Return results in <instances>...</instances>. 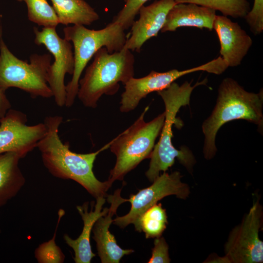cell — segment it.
<instances>
[{
    "label": "cell",
    "instance_id": "obj_1",
    "mask_svg": "<svg viewBox=\"0 0 263 263\" xmlns=\"http://www.w3.org/2000/svg\"><path fill=\"white\" fill-rule=\"evenodd\" d=\"M62 121V117L59 115L47 116L44 120L47 131L37 146L43 165L54 176L74 180L95 198L107 197L106 192L112 184L108 181H99L93 168L97 155L110 148L112 141L94 152L80 154L73 152L58 135V129Z\"/></svg>",
    "mask_w": 263,
    "mask_h": 263
},
{
    "label": "cell",
    "instance_id": "obj_2",
    "mask_svg": "<svg viewBox=\"0 0 263 263\" xmlns=\"http://www.w3.org/2000/svg\"><path fill=\"white\" fill-rule=\"evenodd\" d=\"M263 92L245 91L234 79H224L218 88L216 104L210 115L202 125L205 135L203 153L207 159L217 151L215 138L220 128L232 120L244 119L262 127Z\"/></svg>",
    "mask_w": 263,
    "mask_h": 263
},
{
    "label": "cell",
    "instance_id": "obj_3",
    "mask_svg": "<svg viewBox=\"0 0 263 263\" xmlns=\"http://www.w3.org/2000/svg\"><path fill=\"white\" fill-rule=\"evenodd\" d=\"M207 81L205 79L197 82L193 86L188 81L181 85L173 82L167 88L157 92L165 104V117L160 139L151 153L149 168L145 174L150 181L152 182L161 171L166 172L174 164L175 158L189 170L195 164L194 157L187 148L182 147L179 150L172 145V127L178 120L176 116L180 109L189 105L193 90L206 84Z\"/></svg>",
    "mask_w": 263,
    "mask_h": 263
},
{
    "label": "cell",
    "instance_id": "obj_4",
    "mask_svg": "<svg viewBox=\"0 0 263 263\" xmlns=\"http://www.w3.org/2000/svg\"><path fill=\"white\" fill-rule=\"evenodd\" d=\"M92 63L79 79L77 96L86 107L95 108L103 94L112 95L134 76V57L131 51L123 48L110 53L105 47L94 55Z\"/></svg>",
    "mask_w": 263,
    "mask_h": 263
},
{
    "label": "cell",
    "instance_id": "obj_5",
    "mask_svg": "<svg viewBox=\"0 0 263 263\" xmlns=\"http://www.w3.org/2000/svg\"><path fill=\"white\" fill-rule=\"evenodd\" d=\"M125 29L112 21L100 30L89 29L84 25H74L63 29L64 38L73 43L74 69L71 81L66 85L65 106L71 107L77 96L81 74L96 52L105 47L110 53L121 50L125 44Z\"/></svg>",
    "mask_w": 263,
    "mask_h": 263
},
{
    "label": "cell",
    "instance_id": "obj_6",
    "mask_svg": "<svg viewBox=\"0 0 263 263\" xmlns=\"http://www.w3.org/2000/svg\"><path fill=\"white\" fill-rule=\"evenodd\" d=\"M148 109L146 107L130 127L112 140L110 148L116 160L107 180L111 184L115 180H122L141 161L150 157L156 139L162 129L165 113L146 122L144 117Z\"/></svg>",
    "mask_w": 263,
    "mask_h": 263
},
{
    "label": "cell",
    "instance_id": "obj_7",
    "mask_svg": "<svg viewBox=\"0 0 263 263\" xmlns=\"http://www.w3.org/2000/svg\"><path fill=\"white\" fill-rule=\"evenodd\" d=\"M29 59V63L20 59L9 50L3 41L0 26V87L6 91L11 87L19 89L33 98L52 97L47 82L51 56L35 54Z\"/></svg>",
    "mask_w": 263,
    "mask_h": 263
},
{
    "label": "cell",
    "instance_id": "obj_8",
    "mask_svg": "<svg viewBox=\"0 0 263 263\" xmlns=\"http://www.w3.org/2000/svg\"><path fill=\"white\" fill-rule=\"evenodd\" d=\"M262 221V207L253 204L242 223L231 232L225 245V263H259L263 261V243L259 237Z\"/></svg>",
    "mask_w": 263,
    "mask_h": 263
},
{
    "label": "cell",
    "instance_id": "obj_9",
    "mask_svg": "<svg viewBox=\"0 0 263 263\" xmlns=\"http://www.w3.org/2000/svg\"><path fill=\"white\" fill-rule=\"evenodd\" d=\"M56 27H43L41 31L34 28L35 43L43 45L54 56L47 75V82L52 92L56 104L65 106L66 98L64 78L66 74L72 75L74 69V56L70 41L61 38Z\"/></svg>",
    "mask_w": 263,
    "mask_h": 263
},
{
    "label": "cell",
    "instance_id": "obj_10",
    "mask_svg": "<svg viewBox=\"0 0 263 263\" xmlns=\"http://www.w3.org/2000/svg\"><path fill=\"white\" fill-rule=\"evenodd\" d=\"M182 177L177 171L171 174L164 172L151 186L130 196L128 199L131 204L130 211L124 216H117L113 220V224L121 228L131 224L134 225L144 212L166 196L175 195L179 198L186 199L190 193L189 188L181 182Z\"/></svg>",
    "mask_w": 263,
    "mask_h": 263
},
{
    "label": "cell",
    "instance_id": "obj_11",
    "mask_svg": "<svg viewBox=\"0 0 263 263\" xmlns=\"http://www.w3.org/2000/svg\"><path fill=\"white\" fill-rule=\"evenodd\" d=\"M23 113L10 109L0 118V154L15 152L23 158L37 148L47 131L44 123L27 125Z\"/></svg>",
    "mask_w": 263,
    "mask_h": 263
},
{
    "label": "cell",
    "instance_id": "obj_12",
    "mask_svg": "<svg viewBox=\"0 0 263 263\" xmlns=\"http://www.w3.org/2000/svg\"><path fill=\"white\" fill-rule=\"evenodd\" d=\"M214 60L204 64L182 71L172 69L166 72L151 71L149 75L141 78L132 77L124 85L125 91L121 94L120 111L128 113L133 110L141 100L149 94L168 87L178 78L197 71L213 73L216 69Z\"/></svg>",
    "mask_w": 263,
    "mask_h": 263
},
{
    "label": "cell",
    "instance_id": "obj_13",
    "mask_svg": "<svg viewBox=\"0 0 263 263\" xmlns=\"http://www.w3.org/2000/svg\"><path fill=\"white\" fill-rule=\"evenodd\" d=\"M176 3L175 0H155L139 9V18L132 25L131 36L124 48L139 53L144 43L156 37L165 22L167 16Z\"/></svg>",
    "mask_w": 263,
    "mask_h": 263
},
{
    "label": "cell",
    "instance_id": "obj_14",
    "mask_svg": "<svg viewBox=\"0 0 263 263\" xmlns=\"http://www.w3.org/2000/svg\"><path fill=\"white\" fill-rule=\"evenodd\" d=\"M121 188L118 189L113 195H107L108 201L111 204L108 212L97 220L92 229L93 239L96 242L97 253L102 263H118L124 255L134 252L131 249L121 248L117 244L114 236L109 231L113 217L118 207L128 202L127 199L121 197Z\"/></svg>",
    "mask_w": 263,
    "mask_h": 263
},
{
    "label": "cell",
    "instance_id": "obj_15",
    "mask_svg": "<svg viewBox=\"0 0 263 263\" xmlns=\"http://www.w3.org/2000/svg\"><path fill=\"white\" fill-rule=\"evenodd\" d=\"M213 29L220 41V55L228 67L241 64L252 45V40L237 23L226 16L217 15Z\"/></svg>",
    "mask_w": 263,
    "mask_h": 263
},
{
    "label": "cell",
    "instance_id": "obj_16",
    "mask_svg": "<svg viewBox=\"0 0 263 263\" xmlns=\"http://www.w3.org/2000/svg\"><path fill=\"white\" fill-rule=\"evenodd\" d=\"M105 198L100 197L96 198V203L91 202V209L88 211L89 203L85 202L82 206H76V208L83 221L82 231L76 239H72L68 235L64 234L65 242L74 251V260L76 263H90L95 255L92 251L90 244V235L94 225L101 216L106 215L109 208L105 207Z\"/></svg>",
    "mask_w": 263,
    "mask_h": 263
},
{
    "label": "cell",
    "instance_id": "obj_17",
    "mask_svg": "<svg viewBox=\"0 0 263 263\" xmlns=\"http://www.w3.org/2000/svg\"><path fill=\"white\" fill-rule=\"evenodd\" d=\"M216 11L192 3L175 4L169 11L162 33L175 31L180 27H195L213 29Z\"/></svg>",
    "mask_w": 263,
    "mask_h": 263
},
{
    "label": "cell",
    "instance_id": "obj_18",
    "mask_svg": "<svg viewBox=\"0 0 263 263\" xmlns=\"http://www.w3.org/2000/svg\"><path fill=\"white\" fill-rule=\"evenodd\" d=\"M21 158L15 152L0 154V207L14 197L25 183L19 165Z\"/></svg>",
    "mask_w": 263,
    "mask_h": 263
},
{
    "label": "cell",
    "instance_id": "obj_19",
    "mask_svg": "<svg viewBox=\"0 0 263 263\" xmlns=\"http://www.w3.org/2000/svg\"><path fill=\"white\" fill-rule=\"evenodd\" d=\"M59 23L90 25L99 15L84 0H51Z\"/></svg>",
    "mask_w": 263,
    "mask_h": 263
},
{
    "label": "cell",
    "instance_id": "obj_20",
    "mask_svg": "<svg viewBox=\"0 0 263 263\" xmlns=\"http://www.w3.org/2000/svg\"><path fill=\"white\" fill-rule=\"evenodd\" d=\"M168 224L167 215L162 205L156 204L147 209L134 225L135 230L143 231L147 239L159 237Z\"/></svg>",
    "mask_w": 263,
    "mask_h": 263
},
{
    "label": "cell",
    "instance_id": "obj_21",
    "mask_svg": "<svg viewBox=\"0 0 263 263\" xmlns=\"http://www.w3.org/2000/svg\"><path fill=\"white\" fill-rule=\"evenodd\" d=\"M176 4L192 3L221 12L223 16L244 18L250 11L247 0H175Z\"/></svg>",
    "mask_w": 263,
    "mask_h": 263
},
{
    "label": "cell",
    "instance_id": "obj_22",
    "mask_svg": "<svg viewBox=\"0 0 263 263\" xmlns=\"http://www.w3.org/2000/svg\"><path fill=\"white\" fill-rule=\"evenodd\" d=\"M24 1L27 7L28 19L38 26L56 27L59 24L57 17L47 0H16Z\"/></svg>",
    "mask_w": 263,
    "mask_h": 263
},
{
    "label": "cell",
    "instance_id": "obj_23",
    "mask_svg": "<svg viewBox=\"0 0 263 263\" xmlns=\"http://www.w3.org/2000/svg\"><path fill=\"white\" fill-rule=\"evenodd\" d=\"M65 211L60 209L58 212V220L53 237L47 242L40 244L35 250V256L39 263H62L65 260V255L61 248L56 245V236L58 225Z\"/></svg>",
    "mask_w": 263,
    "mask_h": 263
},
{
    "label": "cell",
    "instance_id": "obj_24",
    "mask_svg": "<svg viewBox=\"0 0 263 263\" xmlns=\"http://www.w3.org/2000/svg\"><path fill=\"white\" fill-rule=\"evenodd\" d=\"M149 0H125L122 9L113 21L119 24L125 30L132 26L140 8Z\"/></svg>",
    "mask_w": 263,
    "mask_h": 263
},
{
    "label": "cell",
    "instance_id": "obj_25",
    "mask_svg": "<svg viewBox=\"0 0 263 263\" xmlns=\"http://www.w3.org/2000/svg\"><path fill=\"white\" fill-rule=\"evenodd\" d=\"M244 19L253 34H261L263 31V0H254L253 7Z\"/></svg>",
    "mask_w": 263,
    "mask_h": 263
},
{
    "label": "cell",
    "instance_id": "obj_26",
    "mask_svg": "<svg viewBox=\"0 0 263 263\" xmlns=\"http://www.w3.org/2000/svg\"><path fill=\"white\" fill-rule=\"evenodd\" d=\"M169 246L165 239L161 236L155 238L152 255L149 263H169L170 260L169 255Z\"/></svg>",
    "mask_w": 263,
    "mask_h": 263
},
{
    "label": "cell",
    "instance_id": "obj_27",
    "mask_svg": "<svg viewBox=\"0 0 263 263\" xmlns=\"http://www.w3.org/2000/svg\"><path fill=\"white\" fill-rule=\"evenodd\" d=\"M11 107V103L6 95V90L0 87V118L5 115Z\"/></svg>",
    "mask_w": 263,
    "mask_h": 263
},
{
    "label": "cell",
    "instance_id": "obj_28",
    "mask_svg": "<svg viewBox=\"0 0 263 263\" xmlns=\"http://www.w3.org/2000/svg\"><path fill=\"white\" fill-rule=\"evenodd\" d=\"M125 1V0H124Z\"/></svg>",
    "mask_w": 263,
    "mask_h": 263
}]
</instances>
